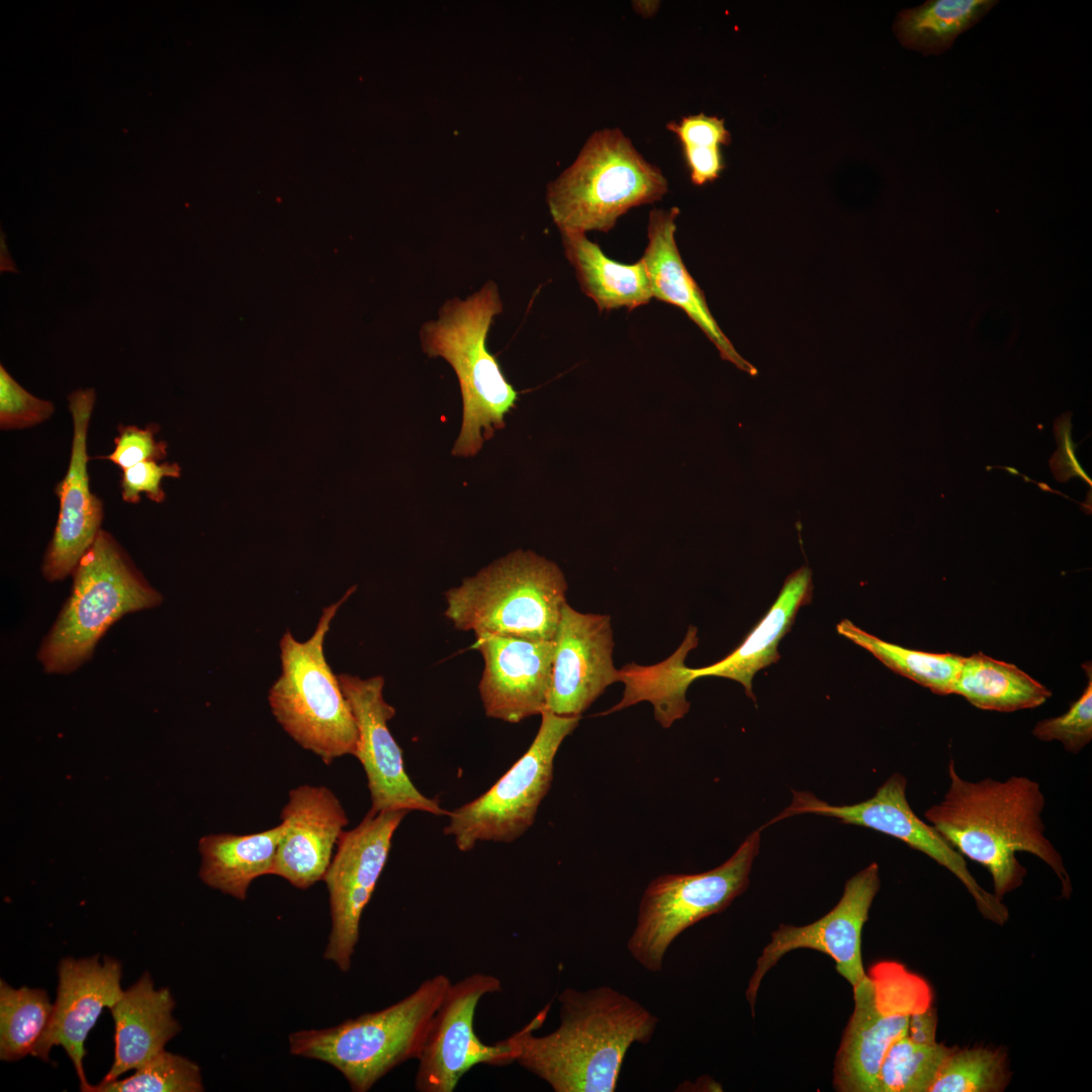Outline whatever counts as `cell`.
<instances>
[{
  "label": "cell",
  "instance_id": "1",
  "mask_svg": "<svg viewBox=\"0 0 1092 1092\" xmlns=\"http://www.w3.org/2000/svg\"><path fill=\"white\" fill-rule=\"evenodd\" d=\"M559 1026L535 1035L546 1019V1005L509 1036L518 1065L555 1092H613L628 1050L652 1038L658 1018L635 999L609 986L558 995Z\"/></svg>",
  "mask_w": 1092,
  "mask_h": 1092
},
{
  "label": "cell",
  "instance_id": "2",
  "mask_svg": "<svg viewBox=\"0 0 1092 1092\" xmlns=\"http://www.w3.org/2000/svg\"><path fill=\"white\" fill-rule=\"evenodd\" d=\"M948 788L942 800L924 812L925 821L964 857L982 864L993 880L999 899L1020 887L1026 876L1017 852H1028L1048 864L1072 892L1063 858L1044 834L1041 814L1045 800L1037 782L1013 776L978 782L963 779L954 761L947 765Z\"/></svg>",
  "mask_w": 1092,
  "mask_h": 1092
},
{
  "label": "cell",
  "instance_id": "3",
  "mask_svg": "<svg viewBox=\"0 0 1092 1092\" xmlns=\"http://www.w3.org/2000/svg\"><path fill=\"white\" fill-rule=\"evenodd\" d=\"M502 311L497 285L488 281L464 299L447 300L438 317L420 329L423 351L446 360L458 379L462 423L452 449L455 456L476 455L505 427V417L519 398L486 345L491 324Z\"/></svg>",
  "mask_w": 1092,
  "mask_h": 1092
},
{
  "label": "cell",
  "instance_id": "4",
  "mask_svg": "<svg viewBox=\"0 0 1092 1092\" xmlns=\"http://www.w3.org/2000/svg\"><path fill=\"white\" fill-rule=\"evenodd\" d=\"M71 594L37 651L48 673L66 674L90 659L98 641L122 616L158 607L162 594L126 551L100 530L72 573Z\"/></svg>",
  "mask_w": 1092,
  "mask_h": 1092
},
{
  "label": "cell",
  "instance_id": "5",
  "mask_svg": "<svg viewBox=\"0 0 1092 1092\" xmlns=\"http://www.w3.org/2000/svg\"><path fill=\"white\" fill-rule=\"evenodd\" d=\"M451 984L446 975H436L379 1011L328 1028L294 1031L288 1037L289 1052L333 1066L352 1091L366 1092L395 1067L418 1059Z\"/></svg>",
  "mask_w": 1092,
  "mask_h": 1092
},
{
  "label": "cell",
  "instance_id": "6",
  "mask_svg": "<svg viewBox=\"0 0 1092 1092\" xmlns=\"http://www.w3.org/2000/svg\"><path fill=\"white\" fill-rule=\"evenodd\" d=\"M566 590L556 563L516 550L448 589L444 615L460 631L553 640Z\"/></svg>",
  "mask_w": 1092,
  "mask_h": 1092
},
{
  "label": "cell",
  "instance_id": "7",
  "mask_svg": "<svg viewBox=\"0 0 1092 1092\" xmlns=\"http://www.w3.org/2000/svg\"><path fill=\"white\" fill-rule=\"evenodd\" d=\"M355 588L323 609L306 641L296 640L289 630L283 634L279 642L281 674L268 694L272 714L282 729L326 764L354 755L358 742L355 717L324 652L331 623Z\"/></svg>",
  "mask_w": 1092,
  "mask_h": 1092
},
{
  "label": "cell",
  "instance_id": "8",
  "mask_svg": "<svg viewBox=\"0 0 1092 1092\" xmlns=\"http://www.w3.org/2000/svg\"><path fill=\"white\" fill-rule=\"evenodd\" d=\"M661 170L648 163L619 128L594 132L573 162L547 190L560 230L608 233L618 218L667 192Z\"/></svg>",
  "mask_w": 1092,
  "mask_h": 1092
},
{
  "label": "cell",
  "instance_id": "9",
  "mask_svg": "<svg viewBox=\"0 0 1092 1092\" xmlns=\"http://www.w3.org/2000/svg\"><path fill=\"white\" fill-rule=\"evenodd\" d=\"M759 831L748 835L732 856L715 869L661 875L647 885L627 941L629 953L641 967L660 972L677 936L702 919L724 911L746 890L759 850Z\"/></svg>",
  "mask_w": 1092,
  "mask_h": 1092
},
{
  "label": "cell",
  "instance_id": "10",
  "mask_svg": "<svg viewBox=\"0 0 1092 1092\" xmlns=\"http://www.w3.org/2000/svg\"><path fill=\"white\" fill-rule=\"evenodd\" d=\"M853 988L854 1009L834 1067V1088L876 1092L882 1062L907 1032L911 1015L931 1007L932 991L920 976L897 962H880Z\"/></svg>",
  "mask_w": 1092,
  "mask_h": 1092
},
{
  "label": "cell",
  "instance_id": "11",
  "mask_svg": "<svg viewBox=\"0 0 1092 1092\" xmlns=\"http://www.w3.org/2000/svg\"><path fill=\"white\" fill-rule=\"evenodd\" d=\"M580 717L544 710L527 751L485 793L449 812L443 832L459 850L470 851L480 841L511 843L533 825L551 788L556 753Z\"/></svg>",
  "mask_w": 1092,
  "mask_h": 1092
},
{
  "label": "cell",
  "instance_id": "12",
  "mask_svg": "<svg viewBox=\"0 0 1092 1092\" xmlns=\"http://www.w3.org/2000/svg\"><path fill=\"white\" fill-rule=\"evenodd\" d=\"M906 788L905 777L893 774L870 799L841 806L830 805L810 793L795 792L790 806L768 824L790 816L811 813L900 839L956 876L985 918L997 924L1005 923L1009 917L1007 907L979 885L969 871L966 858L931 824L914 813L906 797Z\"/></svg>",
  "mask_w": 1092,
  "mask_h": 1092
},
{
  "label": "cell",
  "instance_id": "13",
  "mask_svg": "<svg viewBox=\"0 0 1092 1092\" xmlns=\"http://www.w3.org/2000/svg\"><path fill=\"white\" fill-rule=\"evenodd\" d=\"M408 811L367 812L353 829L343 831L324 877L331 912V932L324 958L349 971L360 934L363 911L385 867L393 834Z\"/></svg>",
  "mask_w": 1092,
  "mask_h": 1092
},
{
  "label": "cell",
  "instance_id": "14",
  "mask_svg": "<svg viewBox=\"0 0 1092 1092\" xmlns=\"http://www.w3.org/2000/svg\"><path fill=\"white\" fill-rule=\"evenodd\" d=\"M502 991L500 980L476 973L452 983L434 1014L418 1057L415 1089L452 1092L474 1066L515 1063L516 1049L508 1038L486 1044L476 1035L474 1014L480 999Z\"/></svg>",
  "mask_w": 1092,
  "mask_h": 1092
},
{
  "label": "cell",
  "instance_id": "15",
  "mask_svg": "<svg viewBox=\"0 0 1092 1092\" xmlns=\"http://www.w3.org/2000/svg\"><path fill=\"white\" fill-rule=\"evenodd\" d=\"M338 678L358 728L354 756L367 778L369 811L406 810L448 816L450 811L443 809L437 799L422 794L405 771L402 750L388 728L396 711L384 700L383 676L361 678L340 673Z\"/></svg>",
  "mask_w": 1092,
  "mask_h": 1092
},
{
  "label": "cell",
  "instance_id": "16",
  "mask_svg": "<svg viewBox=\"0 0 1092 1092\" xmlns=\"http://www.w3.org/2000/svg\"><path fill=\"white\" fill-rule=\"evenodd\" d=\"M880 885L879 866L872 862L845 883L840 900L827 914L804 926L781 924L771 933L746 990L752 1014L763 977L792 950L810 948L829 956L835 962L838 974L852 987L867 976L861 957V932Z\"/></svg>",
  "mask_w": 1092,
  "mask_h": 1092
},
{
  "label": "cell",
  "instance_id": "17",
  "mask_svg": "<svg viewBox=\"0 0 1092 1092\" xmlns=\"http://www.w3.org/2000/svg\"><path fill=\"white\" fill-rule=\"evenodd\" d=\"M95 399L94 388L68 395L73 422L70 462L55 488L60 502L58 521L41 565L43 577L51 582L72 575L101 530L103 504L91 491L88 474L87 437Z\"/></svg>",
  "mask_w": 1092,
  "mask_h": 1092
},
{
  "label": "cell",
  "instance_id": "18",
  "mask_svg": "<svg viewBox=\"0 0 1092 1092\" xmlns=\"http://www.w3.org/2000/svg\"><path fill=\"white\" fill-rule=\"evenodd\" d=\"M554 642L547 710L581 716L607 687L621 680L613 662L610 616L580 613L566 603Z\"/></svg>",
  "mask_w": 1092,
  "mask_h": 1092
},
{
  "label": "cell",
  "instance_id": "19",
  "mask_svg": "<svg viewBox=\"0 0 1092 1092\" xmlns=\"http://www.w3.org/2000/svg\"><path fill=\"white\" fill-rule=\"evenodd\" d=\"M484 667L478 691L487 717L509 723L547 709L555 649L553 640L475 634Z\"/></svg>",
  "mask_w": 1092,
  "mask_h": 1092
},
{
  "label": "cell",
  "instance_id": "20",
  "mask_svg": "<svg viewBox=\"0 0 1092 1092\" xmlns=\"http://www.w3.org/2000/svg\"><path fill=\"white\" fill-rule=\"evenodd\" d=\"M57 998L49 1026L32 1057L49 1060L53 1046L61 1045L70 1058L80 1083V1090L90 1087L83 1066L85 1041L104 1008H111L120 998L121 964L106 957L65 958L58 967Z\"/></svg>",
  "mask_w": 1092,
  "mask_h": 1092
},
{
  "label": "cell",
  "instance_id": "21",
  "mask_svg": "<svg viewBox=\"0 0 1092 1092\" xmlns=\"http://www.w3.org/2000/svg\"><path fill=\"white\" fill-rule=\"evenodd\" d=\"M280 818L284 831L271 875L307 889L324 880L334 846L349 823L346 811L329 788L301 785L289 791Z\"/></svg>",
  "mask_w": 1092,
  "mask_h": 1092
},
{
  "label": "cell",
  "instance_id": "22",
  "mask_svg": "<svg viewBox=\"0 0 1092 1092\" xmlns=\"http://www.w3.org/2000/svg\"><path fill=\"white\" fill-rule=\"evenodd\" d=\"M677 207L653 209L649 213L648 244L641 260L645 265L652 296L681 308L718 349L723 360L754 376L757 369L740 356L713 317L706 297L688 271L674 235Z\"/></svg>",
  "mask_w": 1092,
  "mask_h": 1092
},
{
  "label": "cell",
  "instance_id": "23",
  "mask_svg": "<svg viewBox=\"0 0 1092 1092\" xmlns=\"http://www.w3.org/2000/svg\"><path fill=\"white\" fill-rule=\"evenodd\" d=\"M175 1000L168 988L155 989L149 973L122 992L110 1008L114 1021V1059L101 1080L118 1079L165 1050L181 1026L173 1017Z\"/></svg>",
  "mask_w": 1092,
  "mask_h": 1092
},
{
  "label": "cell",
  "instance_id": "24",
  "mask_svg": "<svg viewBox=\"0 0 1092 1092\" xmlns=\"http://www.w3.org/2000/svg\"><path fill=\"white\" fill-rule=\"evenodd\" d=\"M812 593V570L803 565L786 578L774 605L732 653L702 668H687L680 663V677L688 686L701 676L727 677L740 682L754 700L753 676L780 659L779 643L790 631L799 609L811 602Z\"/></svg>",
  "mask_w": 1092,
  "mask_h": 1092
},
{
  "label": "cell",
  "instance_id": "25",
  "mask_svg": "<svg viewBox=\"0 0 1092 1092\" xmlns=\"http://www.w3.org/2000/svg\"><path fill=\"white\" fill-rule=\"evenodd\" d=\"M283 824L252 834H209L198 841L200 880L238 900L247 898L251 883L271 875Z\"/></svg>",
  "mask_w": 1092,
  "mask_h": 1092
},
{
  "label": "cell",
  "instance_id": "26",
  "mask_svg": "<svg viewBox=\"0 0 1092 1092\" xmlns=\"http://www.w3.org/2000/svg\"><path fill=\"white\" fill-rule=\"evenodd\" d=\"M560 233L565 257L575 270L580 288L600 311L620 307L632 310L653 297L641 259L634 264L619 263L608 258L584 233Z\"/></svg>",
  "mask_w": 1092,
  "mask_h": 1092
},
{
  "label": "cell",
  "instance_id": "27",
  "mask_svg": "<svg viewBox=\"0 0 1092 1092\" xmlns=\"http://www.w3.org/2000/svg\"><path fill=\"white\" fill-rule=\"evenodd\" d=\"M951 694L979 709L999 712L1035 708L1052 696L1048 688L1016 665L982 653L963 656Z\"/></svg>",
  "mask_w": 1092,
  "mask_h": 1092
},
{
  "label": "cell",
  "instance_id": "28",
  "mask_svg": "<svg viewBox=\"0 0 1092 1092\" xmlns=\"http://www.w3.org/2000/svg\"><path fill=\"white\" fill-rule=\"evenodd\" d=\"M997 3L996 0H928L902 10L894 30L904 47L924 56L940 55Z\"/></svg>",
  "mask_w": 1092,
  "mask_h": 1092
},
{
  "label": "cell",
  "instance_id": "29",
  "mask_svg": "<svg viewBox=\"0 0 1092 1092\" xmlns=\"http://www.w3.org/2000/svg\"><path fill=\"white\" fill-rule=\"evenodd\" d=\"M837 632L871 652L890 669L929 689L937 695L951 694L952 684L960 670L963 656L952 653H930L908 649L886 642L844 619Z\"/></svg>",
  "mask_w": 1092,
  "mask_h": 1092
},
{
  "label": "cell",
  "instance_id": "30",
  "mask_svg": "<svg viewBox=\"0 0 1092 1092\" xmlns=\"http://www.w3.org/2000/svg\"><path fill=\"white\" fill-rule=\"evenodd\" d=\"M54 1003L46 990L13 988L0 981V1059L14 1062L32 1056L46 1032Z\"/></svg>",
  "mask_w": 1092,
  "mask_h": 1092
},
{
  "label": "cell",
  "instance_id": "31",
  "mask_svg": "<svg viewBox=\"0 0 1092 1092\" xmlns=\"http://www.w3.org/2000/svg\"><path fill=\"white\" fill-rule=\"evenodd\" d=\"M954 1049L938 1042H917L907 1034L901 1036L882 1062L876 1092H929Z\"/></svg>",
  "mask_w": 1092,
  "mask_h": 1092
},
{
  "label": "cell",
  "instance_id": "32",
  "mask_svg": "<svg viewBox=\"0 0 1092 1092\" xmlns=\"http://www.w3.org/2000/svg\"><path fill=\"white\" fill-rule=\"evenodd\" d=\"M1009 1081L1007 1057L999 1049H954L929 1092H999Z\"/></svg>",
  "mask_w": 1092,
  "mask_h": 1092
},
{
  "label": "cell",
  "instance_id": "33",
  "mask_svg": "<svg viewBox=\"0 0 1092 1092\" xmlns=\"http://www.w3.org/2000/svg\"><path fill=\"white\" fill-rule=\"evenodd\" d=\"M199 1066L164 1050L124 1079L90 1085L87 1092H201Z\"/></svg>",
  "mask_w": 1092,
  "mask_h": 1092
},
{
  "label": "cell",
  "instance_id": "34",
  "mask_svg": "<svg viewBox=\"0 0 1092 1092\" xmlns=\"http://www.w3.org/2000/svg\"><path fill=\"white\" fill-rule=\"evenodd\" d=\"M1089 675L1083 694L1069 710L1055 718L1037 722L1032 734L1042 741H1060L1073 754L1080 752L1092 739V675L1091 664L1084 665Z\"/></svg>",
  "mask_w": 1092,
  "mask_h": 1092
},
{
  "label": "cell",
  "instance_id": "35",
  "mask_svg": "<svg viewBox=\"0 0 1092 1092\" xmlns=\"http://www.w3.org/2000/svg\"><path fill=\"white\" fill-rule=\"evenodd\" d=\"M54 403L38 398L24 389L0 365V428L2 430L25 429L51 418Z\"/></svg>",
  "mask_w": 1092,
  "mask_h": 1092
},
{
  "label": "cell",
  "instance_id": "36",
  "mask_svg": "<svg viewBox=\"0 0 1092 1092\" xmlns=\"http://www.w3.org/2000/svg\"><path fill=\"white\" fill-rule=\"evenodd\" d=\"M157 431L158 427L152 425L146 428L120 425L113 451L101 458L111 461L121 470L144 461H161L167 456V443L155 440Z\"/></svg>",
  "mask_w": 1092,
  "mask_h": 1092
},
{
  "label": "cell",
  "instance_id": "37",
  "mask_svg": "<svg viewBox=\"0 0 1092 1092\" xmlns=\"http://www.w3.org/2000/svg\"><path fill=\"white\" fill-rule=\"evenodd\" d=\"M180 467L176 463L144 461L122 470L120 480L121 496L125 503L136 504L141 494L155 503L164 502L166 495L162 488V479L176 478Z\"/></svg>",
  "mask_w": 1092,
  "mask_h": 1092
},
{
  "label": "cell",
  "instance_id": "38",
  "mask_svg": "<svg viewBox=\"0 0 1092 1092\" xmlns=\"http://www.w3.org/2000/svg\"><path fill=\"white\" fill-rule=\"evenodd\" d=\"M666 127L677 136L682 147L721 148L731 143V135L725 127L724 119L717 116H708L704 113L689 115L678 122H668Z\"/></svg>",
  "mask_w": 1092,
  "mask_h": 1092
},
{
  "label": "cell",
  "instance_id": "39",
  "mask_svg": "<svg viewBox=\"0 0 1092 1092\" xmlns=\"http://www.w3.org/2000/svg\"><path fill=\"white\" fill-rule=\"evenodd\" d=\"M1070 415L1069 413L1068 418L1063 415L1055 422V435H1057L1059 449L1051 458L1050 465L1059 481L1066 482L1069 478L1078 476L1091 486V478L1083 470L1075 455L1078 445L1073 442L1071 437Z\"/></svg>",
  "mask_w": 1092,
  "mask_h": 1092
},
{
  "label": "cell",
  "instance_id": "40",
  "mask_svg": "<svg viewBox=\"0 0 1092 1092\" xmlns=\"http://www.w3.org/2000/svg\"><path fill=\"white\" fill-rule=\"evenodd\" d=\"M682 150L691 180L695 185L701 186L719 178L725 167L721 148L682 147Z\"/></svg>",
  "mask_w": 1092,
  "mask_h": 1092
},
{
  "label": "cell",
  "instance_id": "41",
  "mask_svg": "<svg viewBox=\"0 0 1092 1092\" xmlns=\"http://www.w3.org/2000/svg\"><path fill=\"white\" fill-rule=\"evenodd\" d=\"M937 1016L932 1007L925 1011L911 1015L907 1027V1035L921 1043L936 1042Z\"/></svg>",
  "mask_w": 1092,
  "mask_h": 1092
},
{
  "label": "cell",
  "instance_id": "42",
  "mask_svg": "<svg viewBox=\"0 0 1092 1092\" xmlns=\"http://www.w3.org/2000/svg\"><path fill=\"white\" fill-rule=\"evenodd\" d=\"M634 2L635 3L633 4V6H634L635 10L638 13L643 14L644 16L652 15L654 12H656V10H657V8L659 6V4H658L659 2H654V1H634Z\"/></svg>",
  "mask_w": 1092,
  "mask_h": 1092
},
{
  "label": "cell",
  "instance_id": "43",
  "mask_svg": "<svg viewBox=\"0 0 1092 1092\" xmlns=\"http://www.w3.org/2000/svg\"><path fill=\"white\" fill-rule=\"evenodd\" d=\"M7 259L12 261V259L9 257L7 247L5 246L4 241L2 240L1 241V271L17 272V270H15L14 268H12L10 266V264L7 262Z\"/></svg>",
  "mask_w": 1092,
  "mask_h": 1092
}]
</instances>
